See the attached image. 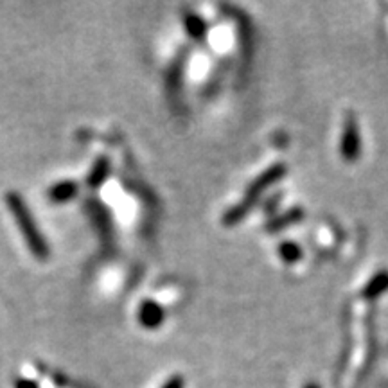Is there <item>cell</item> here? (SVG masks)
Wrapping results in <instances>:
<instances>
[{"label": "cell", "mask_w": 388, "mask_h": 388, "mask_svg": "<svg viewBox=\"0 0 388 388\" xmlns=\"http://www.w3.org/2000/svg\"><path fill=\"white\" fill-rule=\"evenodd\" d=\"M164 388H182V384H180V381L174 379V381H171L169 384H166V387H164Z\"/></svg>", "instance_id": "6da1fadb"}]
</instances>
